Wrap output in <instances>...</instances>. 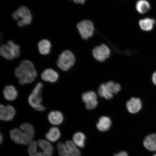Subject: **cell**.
<instances>
[{
    "label": "cell",
    "mask_w": 156,
    "mask_h": 156,
    "mask_svg": "<svg viewBox=\"0 0 156 156\" xmlns=\"http://www.w3.org/2000/svg\"><path fill=\"white\" fill-rule=\"evenodd\" d=\"M16 76L19 79V82L21 85L32 83L37 76V73L34 64L28 60L21 62L18 67L15 71Z\"/></svg>",
    "instance_id": "1"
},
{
    "label": "cell",
    "mask_w": 156,
    "mask_h": 156,
    "mask_svg": "<svg viewBox=\"0 0 156 156\" xmlns=\"http://www.w3.org/2000/svg\"><path fill=\"white\" fill-rule=\"evenodd\" d=\"M43 87V85L41 83L37 84L28 98L29 105L33 108L39 112H42L45 109L41 105L42 100V89Z\"/></svg>",
    "instance_id": "2"
},
{
    "label": "cell",
    "mask_w": 156,
    "mask_h": 156,
    "mask_svg": "<svg viewBox=\"0 0 156 156\" xmlns=\"http://www.w3.org/2000/svg\"><path fill=\"white\" fill-rule=\"evenodd\" d=\"M75 63V58L73 52L66 50L58 56L57 64L60 69L66 71L73 67Z\"/></svg>",
    "instance_id": "3"
},
{
    "label": "cell",
    "mask_w": 156,
    "mask_h": 156,
    "mask_svg": "<svg viewBox=\"0 0 156 156\" xmlns=\"http://www.w3.org/2000/svg\"><path fill=\"white\" fill-rule=\"evenodd\" d=\"M12 18L15 20H18L17 25L21 27L30 24L32 20V16L30 10L25 6L20 8L15 12L12 15Z\"/></svg>",
    "instance_id": "4"
},
{
    "label": "cell",
    "mask_w": 156,
    "mask_h": 156,
    "mask_svg": "<svg viewBox=\"0 0 156 156\" xmlns=\"http://www.w3.org/2000/svg\"><path fill=\"white\" fill-rule=\"evenodd\" d=\"M77 27L81 37L87 40L93 36L94 27L93 23L89 20H84L78 23Z\"/></svg>",
    "instance_id": "5"
},
{
    "label": "cell",
    "mask_w": 156,
    "mask_h": 156,
    "mask_svg": "<svg viewBox=\"0 0 156 156\" xmlns=\"http://www.w3.org/2000/svg\"><path fill=\"white\" fill-rule=\"evenodd\" d=\"M81 99L85 104V108L88 110H94L98 106L97 95L94 91L89 90L83 93Z\"/></svg>",
    "instance_id": "6"
},
{
    "label": "cell",
    "mask_w": 156,
    "mask_h": 156,
    "mask_svg": "<svg viewBox=\"0 0 156 156\" xmlns=\"http://www.w3.org/2000/svg\"><path fill=\"white\" fill-rule=\"evenodd\" d=\"M92 54L93 57L97 61L103 62L110 57L111 51L108 46L102 44L94 48Z\"/></svg>",
    "instance_id": "7"
},
{
    "label": "cell",
    "mask_w": 156,
    "mask_h": 156,
    "mask_svg": "<svg viewBox=\"0 0 156 156\" xmlns=\"http://www.w3.org/2000/svg\"><path fill=\"white\" fill-rule=\"evenodd\" d=\"M10 135L13 141L17 144L26 145L32 141L20 129L15 128L11 130Z\"/></svg>",
    "instance_id": "8"
},
{
    "label": "cell",
    "mask_w": 156,
    "mask_h": 156,
    "mask_svg": "<svg viewBox=\"0 0 156 156\" xmlns=\"http://www.w3.org/2000/svg\"><path fill=\"white\" fill-rule=\"evenodd\" d=\"M126 106L129 113L131 114H136L141 110L142 101L139 98L132 97L126 101Z\"/></svg>",
    "instance_id": "9"
},
{
    "label": "cell",
    "mask_w": 156,
    "mask_h": 156,
    "mask_svg": "<svg viewBox=\"0 0 156 156\" xmlns=\"http://www.w3.org/2000/svg\"><path fill=\"white\" fill-rule=\"evenodd\" d=\"M16 111L14 107L11 105L4 106L2 105L0 106V119L1 120L9 121L14 118Z\"/></svg>",
    "instance_id": "10"
},
{
    "label": "cell",
    "mask_w": 156,
    "mask_h": 156,
    "mask_svg": "<svg viewBox=\"0 0 156 156\" xmlns=\"http://www.w3.org/2000/svg\"><path fill=\"white\" fill-rule=\"evenodd\" d=\"M112 125V120L110 117L107 116H101L99 118L96 124L97 129L99 131L105 132L110 129Z\"/></svg>",
    "instance_id": "11"
},
{
    "label": "cell",
    "mask_w": 156,
    "mask_h": 156,
    "mask_svg": "<svg viewBox=\"0 0 156 156\" xmlns=\"http://www.w3.org/2000/svg\"><path fill=\"white\" fill-rule=\"evenodd\" d=\"M41 76L44 81L53 83L58 80V75L57 72L53 69L48 68L43 72Z\"/></svg>",
    "instance_id": "12"
},
{
    "label": "cell",
    "mask_w": 156,
    "mask_h": 156,
    "mask_svg": "<svg viewBox=\"0 0 156 156\" xmlns=\"http://www.w3.org/2000/svg\"><path fill=\"white\" fill-rule=\"evenodd\" d=\"M49 121L54 125H59L63 122L64 117L63 114L58 111H52L48 115Z\"/></svg>",
    "instance_id": "13"
},
{
    "label": "cell",
    "mask_w": 156,
    "mask_h": 156,
    "mask_svg": "<svg viewBox=\"0 0 156 156\" xmlns=\"http://www.w3.org/2000/svg\"><path fill=\"white\" fill-rule=\"evenodd\" d=\"M4 96L6 100L12 101L15 100L18 95V92L15 88L12 85L6 86L4 89Z\"/></svg>",
    "instance_id": "14"
},
{
    "label": "cell",
    "mask_w": 156,
    "mask_h": 156,
    "mask_svg": "<svg viewBox=\"0 0 156 156\" xmlns=\"http://www.w3.org/2000/svg\"><path fill=\"white\" fill-rule=\"evenodd\" d=\"M144 145L150 151H156V134H150L146 136L144 142Z\"/></svg>",
    "instance_id": "15"
},
{
    "label": "cell",
    "mask_w": 156,
    "mask_h": 156,
    "mask_svg": "<svg viewBox=\"0 0 156 156\" xmlns=\"http://www.w3.org/2000/svg\"><path fill=\"white\" fill-rule=\"evenodd\" d=\"M37 143L36 141H32L29 144L28 151L30 156H48L42 148H40L41 151L37 150Z\"/></svg>",
    "instance_id": "16"
},
{
    "label": "cell",
    "mask_w": 156,
    "mask_h": 156,
    "mask_svg": "<svg viewBox=\"0 0 156 156\" xmlns=\"http://www.w3.org/2000/svg\"><path fill=\"white\" fill-rule=\"evenodd\" d=\"M105 83L107 90L114 95L118 94L121 90V85L114 81H108Z\"/></svg>",
    "instance_id": "17"
},
{
    "label": "cell",
    "mask_w": 156,
    "mask_h": 156,
    "mask_svg": "<svg viewBox=\"0 0 156 156\" xmlns=\"http://www.w3.org/2000/svg\"><path fill=\"white\" fill-rule=\"evenodd\" d=\"M98 94L106 100H110L114 98V95L109 93L106 88L105 83H102L99 85L97 90Z\"/></svg>",
    "instance_id": "18"
},
{
    "label": "cell",
    "mask_w": 156,
    "mask_h": 156,
    "mask_svg": "<svg viewBox=\"0 0 156 156\" xmlns=\"http://www.w3.org/2000/svg\"><path fill=\"white\" fill-rule=\"evenodd\" d=\"M46 137L48 141L55 142L59 139L60 136V130L57 128L53 127L51 128L46 134Z\"/></svg>",
    "instance_id": "19"
},
{
    "label": "cell",
    "mask_w": 156,
    "mask_h": 156,
    "mask_svg": "<svg viewBox=\"0 0 156 156\" xmlns=\"http://www.w3.org/2000/svg\"><path fill=\"white\" fill-rule=\"evenodd\" d=\"M0 54L1 56L7 59L11 60L15 58L12 49L9 45L4 44L1 46L0 49Z\"/></svg>",
    "instance_id": "20"
},
{
    "label": "cell",
    "mask_w": 156,
    "mask_h": 156,
    "mask_svg": "<svg viewBox=\"0 0 156 156\" xmlns=\"http://www.w3.org/2000/svg\"><path fill=\"white\" fill-rule=\"evenodd\" d=\"M51 47L49 41L46 39L41 41L38 44L39 51L43 55H46L50 53Z\"/></svg>",
    "instance_id": "21"
},
{
    "label": "cell",
    "mask_w": 156,
    "mask_h": 156,
    "mask_svg": "<svg viewBox=\"0 0 156 156\" xmlns=\"http://www.w3.org/2000/svg\"><path fill=\"white\" fill-rule=\"evenodd\" d=\"M155 23V21L154 19L147 18L140 20L139 24L142 30L149 31L153 29Z\"/></svg>",
    "instance_id": "22"
},
{
    "label": "cell",
    "mask_w": 156,
    "mask_h": 156,
    "mask_svg": "<svg viewBox=\"0 0 156 156\" xmlns=\"http://www.w3.org/2000/svg\"><path fill=\"white\" fill-rule=\"evenodd\" d=\"M39 147L43 149L46 154L48 156H51L53 153V147L49 142L45 140H40L37 142Z\"/></svg>",
    "instance_id": "23"
},
{
    "label": "cell",
    "mask_w": 156,
    "mask_h": 156,
    "mask_svg": "<svg viewBox=\"0 0 156 156\" xmlns=\"http://www.w3.org/2000/svg\"><path fill=\"white\" fill-rule=\"evenodd\" d=\"M136 9L141 14L147 12L151 9L150 4L146 0H139L136 4Z\"/></svg>",
    "instance_id": "24"
},
{
    "label": "cell",
    "mask_w": 156,
    "mask_h": 156,
    "mask_svg": "<svg viewBox=\"0 0 156 156\" xmlns=\"http://www.w3.org/2000/svg\"><path fill=\"white\" fill-rule=\"evenodd\" d=\"M65 145L71 156H81L80 151L73 142L68 140L66 142Z\"/></svg>",
    "instance_id": "25"
},
{
    "label": "cell",
    "mask_w": 156,
    "mask_h": 156,
    "mask_svg": "<svg viewBox=\"0 0 156 156\" xmlns=\"http://www.w3.org/2000/svg\"><path fill=\"white\" fill-rule=\"evenodd\" d=\"M73 139L74 143L78 147L83 148L84 146L86 136L83 133H76L73 136Z\"/></svg>",
    "instance_id": "26"
},
{
    "label": "cell",
    "mask_w": 156,
    "mask_h": 156,
    "mask_svg": "<svg viewBox=\"0 0 156 156\" xmlns=\"http://www.w3.org/2000/svg\"><path fill=\"white\" fill-rule=\"evenodd\" d=\"M20 129L26 134L29 139L32 141L34 135V127L30 124L25 123L21 125Z\"/></svg>",
    "instance_id": "27"
},
{
    "label": "cell",
    "mask_w": 156,
    "mask_h": 156,
    "mask_svg": "<svg viewBox=\"0 0 156 156\" xmlns=\"http://www.w3.org/2000/svg\"><path fill=\"white\" fill-rule=\"evenodd\" d=\"M58 151L60 156H71L68 152L65 144L60 142L58 144Z\"/></svg>",
    "instance_id": "28"
},
{
    "label": "cell",
    "mask_w": 156,
    "mask_h": 156,
    "mask_svg": "<svg viewBox=\"0 0 156 156\" xmlns=\"http://www.w3.org/2000/svg\"><path fill=\"white\" fill-rule=\"evenodd\" d=\"M8 45L11 47L14 52L15 58L18 57L20 54V46L14 43L12 41H9L8 42Z\"/></svg>",
    "instance_id": "29"
},
{
    "label": "cell",
    "mask_w": 156,
    "mask_h": 156,
    "mask_svg": "<svg viewBox=\"0 0 156 156\" xmlns=\"http://www.w3.org/2000/svg\"><path fill=\"white\" fill-rule=\"evenodd\" d=\"M114 156H128V155L126 152L122 151H121L118 153L115 154Z\"/></svg>",
    "instance_id": "30"
},
{
    "label": "cell",
    "mask_w": 156,
    "mask_h": 156,
    "mask_svg": "<svg viewBox=\"0 0 156 156\" xmlns=\"http://www.w3.org/2000/svg\"><path fill=\"white\" fill-rule=\"evenodd\" d=\"M152 80L154 84L156 85V71L153 73L152 75Z\"/></svg>",
    "instance_id": "31"
},
{
    "label": "cell",
    "mask_w": 156,
    "mask_h": 156,
    "mask_svg": "<svg viewBox=\"0 0 156 156\" xmlns=\"http://www.w3.org/2000/svg\"><path fill=\"white\" fill-rule=\"evenodd\" d=\"M75 3L83 4L84 3L86 0H73Z\"/></svg>",
    "instance_id": "32"
},
{
    "label": "cell",
    "mask_w": 156,
    "mask_h": 156,
    "mask_svg": "<svg viewBox=\"0 0 156 156\" xmlns=\"http://www.w3.org/2000/svg\"><path fill=\"white\" fill-rule=\"evenodd\" d=\"M1 138V139H0V141H1V143L3 141V136H2V135H1V138Z\"/></svg>",
    "instance_id": "33"
},
{
    "label": "cell",
    "mask_w": 156,
    "mask_h": 156,
    "mask_svg": "<svg viewBox=\"0 0 156 156\" xmlns=\"http://www.w3.org/2000/svg\"><path fill=\"white\" fill-rule=\"evenodd\" d=\"M154 156H156V154H155L154 155Z\"/></svg>",
    "instance_id": "34"
}]
</instances>
